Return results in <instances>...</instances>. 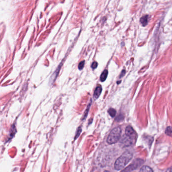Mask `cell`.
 <instances>
[{
	"mask_svg": "<svg viewBox=\"0 0 172 172\" xmlns=\"http://www.w3.org/2000/svg\"><path fill=\"white\" fill-rule=\"evenodd\" d=\"M132 157V153L129 152H125L116 160L115 163V168L118 171L123 169L130 162Z\"/></svg>",
	"mask_w": 172,
	"mask_h": 172,
	"instance_id": "1",
	"label": "cell"
},
{
	"mask_svg": "<svg viewBox=\"0 0 172 172\" xmlns=\"http://www.w3.org/2000/svg\"><path fill=\"white\" fill-rule=\"evenodd\" d=\"M121 132V129L119 127L113 129L107 137V142L110 144L117 142L120 139Z\"/></svg>",
	"mask_w": 172,
	"mask_h": 172,
	"instance_id": "2",
	"label": "cell"
},
{
	"mask_svg": "<svg viewBox=\"0 0 172 172\" xmlns=\"http://www.w3.org/2000/svg\"><path fill=\"white\" fill-rule=\"evenodd\" d=\"M143 162H144V161H143L142 160H141V159L135 160L132 162L131 164H130L129 166H128L125 169L123 170L122 171L130 172V171H133L134 170H135L136 169L138 168L140 166H141Z\"/></svg>",
	"mask_w": 172,
	"mask_h": 172,
	"instance_id": "3",
	"label": "cell"
},
{
	"mask_svg": "<svg viewBox=\"0 0 172 172\" xmlns=\"http://www.w3.org/2000/svg\"><path fill=\"white\" fill-rule=\"evenodd\" d=\"M125 135L128 137H130L133 140L135 141L136 134L133 129V128L131 126H128L125 130Z\"/></svg>",
	"mask_w": 172,
	"mask_h": 172,
	"instance_id": "4",
	"label": "cell"
},
{
	"mask_svg": "<svg viewBox=\"0 0 172 172\" xmlns=\"http://www.w3.org/2000/svg\"><path fill=\"white\" fill-rule=\"evenodd\" d=\"M135 142L134 140L128 137L127 136L125 135L122 138L120 142L124 146H129L132 145L133 143Z\"/></svg>",
	"mask_w": 172,
	"mask_h": 172,
	"instance_id": "5",
	"label": "cell"
},
{
	"mask_svg": "<svg viewBox=\"0 0 172 172\" xmlns=\"http://www.w3.org/2000/svg\"><path fill=\"white\" fill-rule=\"evenodd\" d=\"M102 91V88L101 86H97L95 89V91L94 92V98L95 99H97L100 96V95H101Z\"/></svg>",
	"mask_w": 172,
	"mask_h": 172,
	"instance_id": "6",
	"label": "cell"
},
{
	"mask_svg": "<svg viewBox=\"0 0 172 172\" xmlns=\"http://www.w3.org/2000/svg\"><path fill=\"white\" fill-rule=\"evenodd\" d=\"M148 19H149V16L147 15L143 16L140 18V22L143 26H145L147 25L148 22Z\"/></svg>",
	"mask_w": 172,
	"mask_h": 172,
	"instance_id": "7",
	"label": "cell"
},
{
	"mask_svg": "<svg viewBox=\"0 0 172 172\" xmlns=\"http://www.w3.org/2000/svg\"><path fill=\"white\" fill-rule=\"evenodd\" d=\"M107 75H108V71L107 70H105L102 73L101 75V77H100V79L102 82L105 81L107 77Z\"/></svg>",
	"mask_w": 172,
	"mask_h": 172,
	"instance_id": "8",
	"label": "cell"
},
{
	"mask_svg": "<svg viewBox=\"0 0 172 172\" xmlns=\"http://www.w3.org/2000/svg\"><path fill=\"white\" fill-rule=\"evenodd\" d=\"M140 172H153V170L150 168L149 167L146 166H143L140 170Z\"/></svg>",
	"mask_w": 172,
	"mask_h": 172,
	"instance_id": "9",
	"label": "cell"
},
{
	"mask_svg": "<svg viewBox=\"0 0 172 172\" xmlns=\"http://www.w3.org/2000/svg\"><path fill=\"white\" fill-rule=\"evenodd\" d=\"M108 113L112 117H114L116 114V111L113 108H111L108 110Z\"/></svg>",
	"mask_w": 172,
	"mask_h": 172,
	"instance_id": "10",
	"label": "cell"
},
{
	"mask_svg": "<svg viewBox=\"0 0 172 172\" xmlns=\"http://www.w3.org/2000/svg\"><path fill=\"white\" fill-rule=\"evenodd\" d=\"M12 130L11 131V132H10V136L11 137V138H12V137L14 136V135L15 134V133H16V128H15V126L13 125V126H12Z\"/></svg>",
	"mask_w": 172,
	"mask_h": 172,
	"instance_id": "11",
	"label": "cell"
},
{
	"mask_svg": "<svg viewBox=\"0 0 172 172\" xmlns=\"http://www.w3.org/2000/svg\"><path fill=\"white\" fill-rule=\"evenodd\" d=\"M166 134L169 136H172V127L171 126L168 127L167 128V129H166V131H165Z\"/></svg>",
	"mask_w": 172,
	"mask_h": 172,
	"instance_id": "12",
	"label": "cell"
},
{
	"mask_svg": "<svg viewBox=\"0 0 172 172\" xmlns=\"http://www.w3.org/2000/svg\"><path fill=\"white\" fill-rule=\"evenodd\" d=\"M81 131H82V129H81V127H79L77 131L76 134V135H75V138H74V140H76L79 136L80 134L81 133Z\"/></svg>",
	"mask_w": 172,
	"mask_h": 172,
	"instance_id": "13",
	"label": "cell"
},
{
	"mask_svg": "<svg viewBox=\"0 0 172 172\" xmlns=\"http://www.w3.org/2000/svg\"><path fill=\"white\" fill-rule=\"evenodd\" d=\"M90 105H91V102H90V103H89V104L88 105L87 108L86 110V111H85V114H84V118H83V120H85V119L86 118V117H87V114H88V113L89 110V109H90Z\"/></svg>",
	"mask_w": 172,
	"mask_h": 172,
	"instance_id": "14",
	"label": "cell"
},
{
	"mask_svg": "<svg viewBox=\"0 0 172 172\" xmlns=\"http://www.w3.org/2000/svg\"><path fill=\"white\" fill-rule=\"evenodd\" d=\"M84 64H85L84 61H82L81 62H80V63L79 64V65H78V69H79L80 70H82V69L83 68L84 66Z\"/></svg>",
	"mask_w": 172,
	"mask_h": 172,
	"instance_id": "15",
	"label": "cell"
},
{
	"mask_svg": "<svg viewBox=\"0 0 172 172\" xmlns=\"http://www.w3.org/2000/svg\"><path fill=\"white\" fill-rule=\"evenodd\" d=\"M124 117L123 116V115H119L118 117H117L116 119V120L117 121H122L123 119H124Z\"/></svg>",
	"mask_w": 172,
	"mask_h": 172,
	"instance_id": "16",
	"label": "cell"
},
{
	"mask_svg": "<svg viewBox=\"0 0 172 172\" xmlns=\"http://www.w3.org/2000/svg\"><path fill=\"white\" fill-rule=\"evenodd\" d=\"M98 66V64L96 62H93V63L92 64V65H91V68L93 69H95L96 68H97Z\"/></svg>",
	"mask_w": 172,
	"mask_h": 172,
	"instance_id": "17",
	"label": "cell"
},
{
	"mask_svg": "<svg viewBox=\"0 0 172 172\" xmlns=\"http://www.w3.org/2000/svg\"><path fill=\"white\" fill-rule=\"evenodd\" d=\"M125 73H126V71L125 70H123L121 72V74L120 75V78H121L122 77H123L125 75Z\"/></svg>",
	"mask_w": 172,
	"mask_h": 172,
	"instance_id": "18",
	"label": "cell"
},
{
	"mask_svg": "<svg viewBox=\"0 0 172 172\" xmlns=\"http://www.w3.org/2000/svg\"><path fill=\"white\" fill-rule=\"evenodd\" d=\"M167 172L170 171V172H171V171H171V168H170V169H169V170H167Z\"/></svg>",
	"mask_w": 172,
	"mask_h": 172,
	"instance_id": "19",
	"label": "cell"
}]
</instances>
